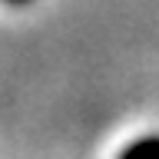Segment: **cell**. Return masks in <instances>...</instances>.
<instances>
[{
	"label": "cell",
	"instance_id": "cell-1",
	"mask_svg": "<svg viewBox=\"0 0 159 159\" xmlns=\"http://www.w3.org/2000/svg\"><path fill=\"white\" fill-rule=\"evenodd\" d=\"M119 159H159V136H143L123 146Z\"/></svg>",
	"mask_w": 159,
	"mask_h": 159
},
{
	"label": "cell",
	"instance_id": "cell-2",
	"mask_svg": "<svg viewBox=\"0 0 159 159\" xmlns=\"http://www.w3.org/2000/svg\"><path fill=\"white\" fill-rule=\"evenodd\" d=\"M7 3H30V0H7Z\"/></svg>",
	"mask_w": 159,
	"mask_h": 159
}]
</instances>
